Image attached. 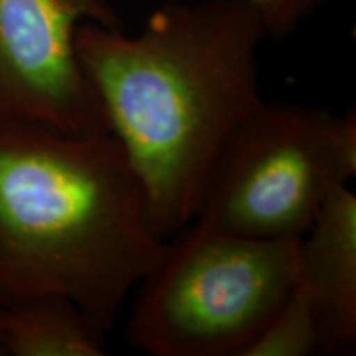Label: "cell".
I'll return each instance as SVG.
<instances>
[{"instance_id": "obj_9", "label": "cell", "mask_w": 356, "mask_h": 356, "mask_svg": "<svg viewBox=\"0 0 356 356\" xmlns=\"http://www.w3.org/2000/svg\"><path fill=\"white\" fill-rule=\"evenodd\" d=\"M262 24L266 38L284 40L296 32L328 0H239Z\"/></svg>"}, {"instance_id": "obj_5", "label": "cell", "mask_w": 356, "mask_h": 356, "mask_svg": "<svg viewBox=\"0 0 356 356\" xmlns=\"http://www.w3.org/2000/svg\"><path fill=\"white\" fill-rule=\"evenodd\" d=\"M84 22L124 29L111 0H0V122L109 132L78 56Z\"/></svg>"}, {"instance_id": "obj_2", "label": "cell", "mask_w": 356, "mask_h": 356, "mask_svg": "<svg viewBox=\"0 0 356 356\" xmlns=\"http://www.w3.org/2000/svg\"><path fill=\"white\" fill-rule=\"evenodd\" d=\"M167 251L113 134L0 122V305L65 296L109 332Z\"/></svg>"}, {"instance_id": "obj_1", "label": "cell", "mask_w": 356, "mask_h": 356, "mask_svg": "<svg viewBox=\"0 0 356 356\" xmlns=\"http://www.w3.org/2000/svg\"><path fill=\"white\" fill-rule=\"evenodd\" d=\"M264 38L239 0H167L137 35L95 22L78 26L79 61L144 185L160 238L195 220L218 157L264 99Z\"/></svg>"}, {"instance_id": "obj_7", "label": "cell", "mask_w": 356, "mask_h": 356, "mask_svg": "<svg viewBox=\"0 0 356 356\" xmlns=\"http://www.w3.org/2000/svg\"><path fill=\"white\" fill-rule=\"evenodd\" d=\"M106 330L65 296L0 305V350L13 356H101Z\"/></svg>"}, {"instance_id": "obj_4", "label": "cell", "mask_w": 356, "mask_h": 356, "mask_svg": "<svg viewBox=\"0 0 356 356\" xmlns=\"http://www.w3.org/2000/svg\"><path fill=\"white\" fill-rule=\"evenodd\" d=\"M356 175V113L266 101L218 157L195 221L248 238L300 239Z\"/></svg>"}, {"instance_id": "obj_8", "label": "cell", "mask_w": 356, "mask_h": 356, "mask_svg": "<svg viewBox=\"0 0 356 356\" xmlns=\"http://www.w3.org/2000/svg\"><path fill=\"white\" fill-rule=\"evenodd\" d=\"M327 355L323 323L314 297L300 280L241 356Z\"/></svg>"}, {"instance_id": "obj_3", "label": "cell", "mask_w": 356, "mask_h": 356, "mask_svg": "<svg viewBox=\"0 0 356 356\" xmlns=\"http://www.w3.org/2000/svg\"><path fill=\"white\" fill-rule=\"evenodd\" d=\"M140 282L127 341L149 356H241L299 280L300 239L191 221Z\"/></svg>"}, {"instance_id": "obj_6", "label": "cell", "mask_w": 356, "mask_h": 356, "mask_svg": "<svg viewBox=\"0 0 356 356\" xmlns=\"http://www.w3.org/2000/svg\"><path fill=\"white\" fill-rule=\"evenodd\" d=\"M299 280L320 314L327 355L356 341V195L337 185L299 246Z\"/></svg>"}]
</instances>
